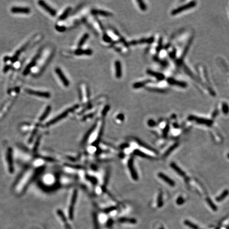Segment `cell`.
Listing matches in <instances>:
<instances>
[{"mask_svg": "<svg viewBox=\"0 0 229 229\" xmlns=\"http://www.w3.org/2000/svg\"><path fill=\"white\" fill-rule=\"evenodd\" d=\"M79 107V104H76L72 108H70V109L65 110V112H63L62 113L60 114L59 115L57 116V117H56L54 119H52L51 121H49L47 123V125H52V124H54L55 123H56L57 121H61V119H62L63 118L65 117L70 112H72V111L75 110L76 109H77Z\"/></svg>", "mask_w": 229, "mask_h": 229, "instance_id": "obj_1", "label": "cell"}, {"mask_svg": "<svg viewBox=\"0 0 229 229\" xmlns=\"http://www.w3.org/2000/svg\"><path fill=\"white\" fill-rule=\"evenodd\" d=\"M188 120L191 121H196L197 123L199 124L207 125L208 126H211L213 124V121L212 120L203 118L198 117L194 116H190L188 117Z\"/></svg>", "mask_w": 229, "mask_h": 229, "instance_id": "obj_2", "label": "cell"}, {"mask_svg": "<svg viewBox=\"0 0 229 229\" xmlns=\"http://www.w3.org/2000/svg\"><path fill=\"white\" fill-rule=\"evenodd\" d=\"M26 91L29 95H34V96H38V97L45 98H49L51 97L50 93L48 92L36 91V90H33L31 89H26Z\"/></svg>", "mask_w": 229, "mask_h": 229, "instance_id": "obj_3", "label": "cell"}, {"mask_svg": "<svg viewBox=\"0 0 229 229\" xmlns=\"http://www.w3.org/2000/svg\"><path fill=\"white\" fill-rule=\"evenodd\" d=\"M55 72L57 74L59 78L61 79V81H62L65 87H68L70 85V82H69V81L67 80V79L66 78L64 74L63 73L62 71L61 70V68H59V67L55 68Z\"/></svg>", "mask_w": 229, "mask_h": 229, "instance_id": "obj_4", "label": "cell"}, {"mask_svg": "<svg viewBox=\"0 0 229 229\" xmlns=\"http://www.w3.org/2000/svg\"><path fill=\"white\" fill-rule=\"evenodd\" d=\"M128 167H129V170L130 171L131 176L132 177L133 179L134 180H138V174H137V171L135 170L134 166V161H133V158H131V159L129 160Z\"/></svg>", "mask_w": 229, "mask_h": 229, "instance_id": "obj_5", "label": "cell"}, {"mask_svg": "<svg viewBox=\"0 0 229 229\" xmlns=\"http://www.w3.org/2000/svg\"><path fill=\"white\" fill-rule=\"evenodd\" d=\"M38 4L42 8H43L50 15H51L53 17H54L56 15V11L55 10L53 9V8L48 6L45 2H44L43 1H38Z\"/></svg>", "mask_w": 229, "mask_h": 229, "instance_id": "obj_6", "label": "cell"}, {"mask_svg": "<svg viewBox=\"0 0 229 229\" xmlns=\"http://www.w3.org/2000/svg\"><path fill=\"white\" fill-rule=\"evenodd\" d=\"M12 12L13 13H22V14H29L31 12V9L25 7H18L14 6L11 9Z\"/></svg>", "mask_w": 229, "mask_h": 229, "instance_id": "obj_7", "label": "cell"}, {"mask_svg": "<svg viewBox=\"0 0 229 229\" xmlns=\"http://www.w3.org/2000/svg\"><path fill=\"white\" fill-rule=\"evenodd\" d=\"M40 54V52L37 54V55L35 56V57L32 59V61L27 66L26 68H25V70L23 71V74L24 75H27L28 74L30 71H31V68H32L33 66H34L36 65V62L37 61L38 58L39 57Z\"/></svg>", "mask_w": 229, "mask_h": 229, "instance_id": "obj_8", "label": "cell"}, {"mask_svg": "<svg viewBox=\"0 0 229 229\" xmlns=\"http://www.w3.org/2000/svg\"><path fill=\"white\" fill-rule=\"evenodd\" d=\"M158 176L162 180H163L167 184H168L169 185L171 186L172 187H174V186H175V182L172 180V179H171L170 177H169L168 176L164 174L163 173L159 172V174H158Z\"/></svg>", "mask_w": 229, "mask_h": 229, "instance_id": "obj_9", "label": "cell"}, {"mask_svg": "<svg viewBox=\"0 0 229 229\" xmlns=\"http://www.w3.org/2000/svg\"><path fill=\"white\" fill-rule=\"evenodd\" d=\"M115 66L116 77L117 79H120L122 76V70H121V63L119 61H116L115 63Z\"/></svg>", "mask_w": 229, "mask_h": 229, "instance_id": "obj_10", "label": "cell"}, {"mask_svg": "<svg viewBox=\"0 0 229 229\" xmlns=\"http://www.w3.org/2000/svg\"><path fill=\"white\" fill-rule=\"evenodd\" d=\"M91 13L94 15H100L104 17H109L112 15V13L106 11L101 10L93 9L91 10Z\"/></svg>", "mask_w": 229, "mask_h": 229, "instance_id": "obj_11", "label": "cell"}, {"mask_svg": "<svg viewBox=\"0 0 229 229\" xmlns=\"http://www.w3.org/2000/svg\"><path fill=\"white\" fill-rule=\"evenodd\" d=\"M92 53V51L91 49H82L81 48L76 49L74 51L75 54L78 56L82 55H91Z\"/></svg>", "mask_w": 229, "mask_h": 229, "instance_id": "obj_12", "label": "cell"}, {"mask_svg": "<svg viewBox=\"0 0 229 229\" xmlns=\"http://www.w3.org/2000/svg\"><path fill=\"white\" fill-rule=\"evenodd\" d=\"M170 167H171V168L173 169L180 176H185V172H184V171L182 170V169H180L179 167H178V166L176 163H174V162H172L170 164Z\"/></svg>", "mask_w": 229, "mask_h": 229, "instance_id": "obj_13", "label": "cell"}, {"mask_svg": "<svg viewBox=\"0 0 229 229\" xmlns=\"http://www.w3.org/2000/svg\"><path fill=\"white\" fill-rule=\"evenodd\" d=\"M7 161L9 166V170L11 172L13 171V166H12V157L11 151L10 149L8 150L7 152Z\"/></svg>", "mask_w": 229, "mask_h": 229, "instance_id": "obj_14", "label": "cell"}, {"mask_svg": "<svg viewBox=\"0 0 229 229\" xmlns=\"http://www.w3.org/2000/svg\"><path fill=\"white\" fill-rule=\"evenodd\" d=\"M194 5V3H190V4H188L187 6H181L180 8H178V9L174 10L173 11H172V14H176L177 13H179L180 12H182V11H184L185 10L187 9V8H190L192 6Z\"/></svg>", "mask_w": 229, "mask_h": 229, "instance_id": "obj_15", "label": "cell"}, {"mask_svg": "<svg viewBox=\"0 0 229 229\" xmlns=\"http://www.w3.org/2000/svg\"><path fill=\"white\" fill-rule=\"evenodd\" d=\"M137 142L138 145L140 146H141L142 147L145 148L147 150H150L151 151L154 152L155 153L157 154V150H155V149H154L153 148H152L150 146L148 145L147 144L144 143L143 142H142L141 141L139 140H137Z\"/></svg>", "mask_w": 229, "mask_h": 229, "instance_id": "obj_16", "label": "cell"}, {"mask_svg": "<svg viewBox=\"0 0 229 229\" xmlns=\"http://www.w3.org/2000/svg\"><path fill=\"white\" fill-rule=\"evenodd\" d=\"M134 153L135 155H138L140 156L141 157H144V158H146V159H153V157L150 156V155H148L147 154L141 151L140 150H135L134 152Z\"/></svg>", "mask_w": 229, "mask_h": 229, "instance_id": "obj_17", "label": "cell"}, {"mask_svg": "<svg viewBox=\"0 0 229 229\" xmlns=\"http://www.w3.org/2000/svg\"><path fill=\"white\" fill-rule=\"evenodd\" d=\"M51 106H48L46 108L45 110L44 111V112L42 114V115L40 116L39 118V121H43L44 120L46 119V118L47 117L48 115H49V112H51Z\"/></svg>", "mask_w": 229, "mask_h": 229, "instance_id": "obj_18", "label": "cell"}, {"mask_svg": "<svg viewBox=\"0 0 229 229\" xmlns=\"http://www.w3.org/2000/svg\"><path fill=\"white\" fill-rule=\"evenodd\" d=\"M89 35L88 33H85L83 35V36L80 39V40L79 42L78 43V47L81 48L82 46L84 45V44L85 43L86 41L89 38Z\"/></svg>", "mask_w": 229, "mask_h": 229, "instance_id": "obj_19", "label": "cell"}, {"mask_svg": "<svg viewBox=\"0 0 229 229\" xmlns=\"http://www.w3.org/2000/svg\"><path fill=\"white\" fill-rule=\"evenodd\" d=\"M229 194V190H224L223 191V193H222L221 194V195L219 196H218V197H216V201H217V202H221V201L224 200V199H225L226 197H227Z\"/></svg>", "mask_w": 229, "mask_h": 229, "instance_id": "obj_20", "label": "cell"}, {"mask_svg": "<svg viewBox=\"0 0 229 229\" xmlns=\"http://www.w3.org/2000/svg\"><path fill=\"white\" fill-rule=\"evenodd\" d=\"M71 9H72L71 7H68V8H66V9L63 12V13L61 14V16L59 18V19L60 20H64L65 19H66V18L67 17L69 13L71 11Z\"/></svg>", "mask_w": 229, "mask_h": 229, "instance_id": "obj_21", "label": "cell"}, {"mask_svg": "<svg viewBox=\"0 0 229 229\" xmlns=\"http://www.w3.org/2000/svg\"><path fill=\"white\" fill-rule=\"evenodd\" d=\"M184 223L186 226H187L188 227H190L191 229H199L197 225H196L188 220H185L184 221Z\"/></svg>", "mask_w": 229, "mask_h": 229, "instance_id": "obj_22", "label": "cell"}, {"mask_svg": "<svg viewBox=\"0 0 229 229\" xmlns=\"http://www.w3.org/2000/svg\"><path fill=\"white\" fill-rule=\"evenodd\" d=\"M157 205L158 207H161L163 205V196L162 193H160L157 196Z\"/></svg>", "mask_w": 229, "mask_h": 229, "instance_id": "obj_23", "label": "cell"}, {"mask_svg": "<svg viewBox=\"0 0 229 229\" xmlns=\"http://www.w3.org/2000/svg\"><path fill=\"white\" fill-rule=\"evenodd\" d=\"M178 146V144L177 143H176V144H174V145H172V146H171L167 150V151L166 152V153L165 154V157H167L168 155H169Z\"/></svg>", "mask_w": 229, "mask_h": 229, "instance_id": "obj_24", "label": "cell"}, {"mask_svg": "<svg viewBox=\"0 0 229 229\" xmlns=\"http://www.w3.org/2000/svg\"><path fill=\"white\" fill-rule=\"evenodd\" d=\"M207 202L208 203L209 206L211 208H212L213 210L214 211H216L218 210V207H216L215 205L214 204V203L212 202V200L210 198H207Z\"/></svg>", "mask_w": 229, "mask_h": 229, "instance_id": "obj_25", "label": "cell"}, {"mask_svg": "<svg viewBox=\"0 0 229 229\" xmlns=\"http://www.w3.org/2000/svg\"><path fill=\"white\" fill-rule=\"evenodd\" d=\"M137 2L138 3V6H139L141 10H142V11H145L146 10V6L145 4L144 3V2L142 1H137Z\"/></svg>", "mask_w": 229, "mask_h": 229, "instance_id": "obj_26", "label": "cell"}, {"mask_svg": "<svg viewBox=\"0 0 229 229\" xmlns=\"http://www.w3.org/2000/svg\"><path fill=\"white\" fill-rule=\"evenodd\" d=\"M55 29H56V31H58L59 32H64L66 31V27L65 26H61V25H56L55 26Z\"/></svg>", "mask_w": 229, "mask_h": 229, "instance_id": "obj_27", "label": "cell"}, {"mask_svg": "<svg viewBox=\"0 0 229 229\" xmlns=\"http://www.w3.org/2000/svg\"><path fill=\"white\" fill-rule=\"evenodd\" d=\"M147 82H137V83H135L133 85V87L135 88V89H137L139 88H141L144 86V84L146 83Z\"/></svg>", "mask_w": 229, "mask_h": 229, "instance_id": "obj_28", "label": "cell"}, {"mask_svg": "<svg viewBox=\"0 0 229 229\" xmlns=\"http://www.w3.org/2000/svg\"><path fill=\"white\" fill-rule=\"evenodd\" d=\"M169 130H170V126H169V125L168 124V125H166V127H165V129H163V137H167V135H168L169 132Z\"/></svg>", "mask_w": 229, "mask_h": 229, "instance_id": "obj_29", "label": "cell"}, {"mask_svg": "<svg viewBox=\"0 0 229 229\" xmlns=\"http://www.w3.org/2000/svg\"><path fill=\"white\" fill-rule=\"evenodd\" d=\"M222 110L224 114H227L229 113V108L227 104H223V107H222Z\"/></svg>", "mask_w": 229, "mask_h": 229, "instance_id": "obj_30", "label": "cell"}, {"mask_svg": "<svg viewBox=\"0 0 229 229\" xmlns=\"http://www.w3.org/2000/svg\"><path fill=\"white\" fill-rule=\"evenodd\" d=\"M184 202H185V199H184V198L182 197V196H180V197H178L177 199V204L178 205H181L183 204Z\"/></svg>", "mask_w": 229, "mask_h": 229, "instance_id": "obj_31", "label": "cell"}, {"mask_svg": "<svg viewBox=\"0 0 229 229\" xmlns=\"http://www.w3.org/2000/svg\"><path fill=\"white\" fill-rule=\"evenodd\" d=\"M103 40H104V42H107V43H110L112 42V39L110 38L109 36L107 35H104L103 36Z\"/></svg>", "mask_w": 229, "mask_h": 229, "instance_id": "obj_32", "label": "cell"}, {"mask_svg": "<svg viewBox=\"0 0 229 229\" xmlns=\"http://www.w3.org/2000/svg\"><path fill=\"white\" fill-rule=\"evenodd\" d=\"M148 125L150 126V127H154L157 125V123L154 121L152 120V119H150L148 121Z\"/></svg>", "mask_w": 229, "mask_h": 229, "instance_id": "obj_33", "label": "cell"}, {"mask_svg": "<svg viewBox=\"0 0 229 229\" xmlns=\"http://www.w3.org/2000/svg\"><path fill=\"white\" fill-rule=\"evenodd\" d=\"M110 109V107L108 105L105 106L104 110L102 111V115L104 116L106 115V114H107V112H108V110H109Z\"/></svg>", "mask_w": 229, "mask_h": 229, "instance_id": "obj_34", "label": "cell"}, {"mask_svg": "<svg viewBox=\"0 0 229 229\" xmlns=\"http://www.w3.org/2000/svg\"><path fill=\"white\" fill-rule=\"evenodd\" d=\"M117 118H118V119L121 120V121H123L124 115H123V114H119V115H118L117 116Z\"/></svg>", "mask_w": 229, "mask_h": 229, "instance_id": "obj_35", "label": "cell"}, {"mask_svg": "<svg viewBox=\"0 0 229 229\" xmlns=\"http://www.w3.org/2000/svg\"><path fill=\"white\" fill-rule=\"evenodd\" d=\"M159 229H164V228H163V227H160V228H159Z\"/></svg>", "mask_w": 229, "mask_h": 229, "instance_id": "obj_36", "label": "cell"}, {"mask_svg": "<svg viewBox=\"0 0 229 229\" xmlns=\"http://www.w3.org/2000/svg\"><path fill=\"white\" fill-rule=\"evenodd\" d=\"M227 157L229 159V153L227 154Z\"/></svg>", "mask_w": 229, "mask_h": 229, "instance_id": "obj_37", "label": "cell"}]
</instances>
